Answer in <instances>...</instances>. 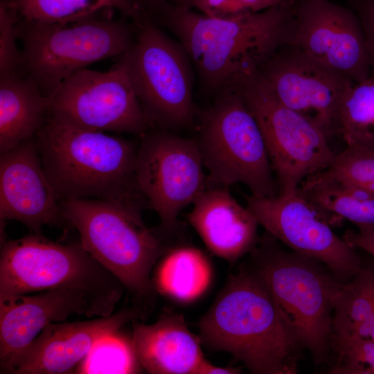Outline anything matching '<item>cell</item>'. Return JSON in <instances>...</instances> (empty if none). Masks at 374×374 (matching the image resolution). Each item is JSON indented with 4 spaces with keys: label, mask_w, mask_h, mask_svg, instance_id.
Instances as JSON below:
<instances>
[{
    "label": "cell",
    "mask_w": 374,
    "mask_h": 374,
    "mask_svg": "<svg viewBox=\"0 0 374 374\" xmlns=\"http://www.w3.org/2000/svg\"><path fill=\"white\" fill-rule=\"evenodd\" d=\"M159 24L178 37L204 83L223 93L258 71L280 47L292 44L294 32L292 0L231 20L197 13L174 0Z\"/></svg>",
    "instance_id": "obj_1"
},
{
    "label": "cell",
    "mask_w": 374,
    "mask_h": 374,
    "mask_svg": "<svg viewBox=\"0 0 374 374\" xmlns=\"http://www.w3.org/2000/svg\"><path fill=\"white\" fill-rule=\"evenodd\" d=\"M199 329L202 344L230 353L251 373L298 372L302 350L263 280L248 262L229 276Z\"/></svg>",
    "instance_id": "obj_2"
},
{
    "label": "cell",
    "mask_w": 374,
    "mask_h": 374,
    "mask_svg": "<svg viewBox=\"0 0 374 374\" xmlns=\"http://www.w3.org/2000/svg\"><path fill=\"white\" fill-rule=\"evenodd\" d=\"M35 139L60 202L82 198L146 202L135 179L139 143L134 141L49 118Z\"/></svg>",
    "instance_id": "obj_3"
},
{
    "label": "cell",
    "mask_w": 374,
    "mask_h": 374,
    "mask_svg": "<svg viewBox=\"0 0 374 374\" xmlns=\"http://www.w3.org/2000/svg\"><path fill=\"white\" fill-rule=\"evenodd\" d=\"M247 262L263 280L299 348L317 366L330 364L335 305L344 283L323 264L285 250L267 231Z\"/></svg>",
    "instance_id": "obj_4"
},
{
    "label": "cell",
    "mask_w": 374,
    "mask_h": 374,
    "mask_svg": "<svg viewBox=\"0 0 374 374\" xmlns=\"http://www.w3.org/2000/svg\"><path fill=\"white\" fill-rule=\"evenodd\" d=\"M143 204L93 198L60 202L82 247L139 297L152 294L151 271L166 252L158 233L144 223Z\"/></svg>",
    "instance_id": "obj_5"
},
{
    "label": "cell",
    "mask_w": 374,
    "mask_h": 374,
    "mask_svg": "<svg viewBox=\"0 0 374 374\" xmlns=\"http://www.w3.org/2000/svg\"><path fill=\"white\" fill-rule=\"evenodd\" d=\"M109 12L67 24L17 20L23 71L46 97L89 65L122 56L132 47L136 26ZM18 17V16H17Z\"/></svg>",
    "instance_id": "obj_6"
},
{
    "label": "cell",
    "mask_w": 374,
    "mask_h": 374,
    "mask_svg": "<svg viewBox=\"0 0 374 374\" xmlns=\"http://www.w3.org/2000/svg\"><path fill=\"white\" fill-rule=\"evenodd\" d=\"M210 185H246L252 195L279 193L259 125L240 93H222L201 115L197 140Z\"/></svg>",
    "instance_id": "obj_7"
},
{
    "label": "cell",
    "mask_w": 374,
    "mask_h": 374,
    "mask_svg": "<svg viewBox=\"0 0 374 374\" xmlns=\"http://www.w3.org/2000/svg\"><path fill=\"white\" fill-rule=\"evenodd\" d=\"M75 287L119 301L124 286L81 244H62L30 233L4 242L0 299Z\"/></svg>",
    "instance_id": "obj_8"
},
{
    "label": "cell",
    "mask_w": 374,
    "mask_h": 374,
    "mask_svg": "<svg viewBox=\"0 0 374 374\" xmlns=\"http://www.w3.org/2000/svg\"><path fill=\"white\" fill-rule=\"evenodd\" d=\"M255 117L261 130L279 194L296 191L311 175L329 168L335 155L323 131L283 105L258 71L233 88Z\"/></svg>",
    "instance_id": "obj_9"
},
{
    "label": "cell",
    "mask_w": 374,
    "mask_h": 374,
    "mask_svg": "<svg viewBox=\"0 0 374 374\" xmlns=\"http://www.w3.org/2000/svg\"><path fill=\"white\" fill-rule=\"evenodd\" d=\"M135 42L121 56L152 127L177 128L193 123L192 80L186 51L156 23L142 18Z\"/></svg>",
    "instance_id": "obj_10"
},
{
    "label": "cell",
    "mask_w": 374,
    "mask_h": 374,
    "mask_svg": "<svg viewBox=\"0 0 374 374\" xmlns=\"http://www.w3.org/2000/svg\"><path fill=\"white\" fill-rule=\"evenodd\" d=\"M108 71L82 70L48 98V118L84 130L139 137L152 128L121 57Z\"/></svg>",
    "instance_id": "obj_11"
},
{
    "label": "cell",
    "mask_w": 374,
    "mask_h": 374,
    "mask_svg": "<svg viewBox=\"0 0 374 374\" xmlns=\"http://www.w3.org/2000/svg\"><path fill=\"white\" fill-rule=\"evenodd\" d=\"M139 143L135 179L146 203L158 215L160 229H175L179 213L208 185L197 141L163 128L151 130Z\"/></svg>",
    "instance_id": "obj_12"
},
{
    "label": "cell",
    "mask_w": 374,
    "mask_h": 374,
    "mask_svg": "<svg viewBox=\"0 0 374 374\" xmlns=\"http://www.w3.org/2000/svg\"><path fill=\"white\" fill-rule=\"evenodd\" d=\"M247 208L259 224L293 251L326 266L342 283L359 273L363 262L356 249L339 237L332 222L296 191L251 195Z\"/></svg>",
    "instance_id": "obj_13"
},
{
    "label": "cell",
    "mask_w": 374,
    "mask_h": 374,
    "mask_svg": "<svg viewBox=\"0 0 374 374\" xmlns=\"http://www.w3.org/2000/svg\"><path fill=\"white\" fill-rule=\"evenodd\" d=\"M278 99L319 128L328 139L339 135L341 102L355 83L292 44L280 47L258 69Z\"/></svg>",
    "instance_id": "obj_14"
},
{
    "label": "cell",
    "mask_w": 374,
    "mask_h": 374,
    "mask_svg": "<svg viewBox=\"0 0 374 374\" xmlns=\"http://www.w3.org/2000/svg\"><path fill=\"white\" fill-rule=\"evenodd\" d=\"M292 44L355 82L371 76L366 36L355 12L330 0H292Z\"/></svg>",
    "instance_id": "obj_15"
},
{
    "label": "cell",
    "mask_w": 374,
    "mask_h": 374,
    "mask_svg": "<svg viewBox=\"0 0 374 374\" xmlns=\"http://www.w3.org/2000/svg\"><path fill=\"white\" fill-rule=\"evenodd\" d=\"M118 302L75 287L0 299L1 373L48 324L73 314L106 317Z\"/></svg>",
    "instance_id": "obj_16"
},
{
    "label": "cell",
    "mask_w": 374,
    "mask_h": 374,
    "mask_svg": "<svg viewBox=\"0 0 374 374\" xmlns=\"http://www.w3.org/2000/svg\"><path fill=\"white\" fill-rule=\"evenodd\" d=\"M0 218L19 222L38 235L45 225L66 223L44 170L35 136L1 153Z\"/></svg>",
    "instance_id": "obj_17"
},
{
    "label": "cell",
    "mask_w": 374,
    "mask_h": 374,
    "mask_svg": "<svg viewBox=\"0 0 374 374\" xmlns=\"http://www.w3.org/2000/svg\"><path fill=\"white\" fill-rule=\"evenodd\" d=\"M139 308L124 309L83 321L52 323L3 371L14 374L75 373L93 345L139 315Z\"/></svg>",
    "instance_id": "obj_18"
},
{
    "label": "cell",
    "mask_w": 374,
    "mask_h": 374,
    "mask_svg": "<svg viewBox=\"0 0 374 374\" xmlns=\"http://www.w3.org/2000/svg\"><path fill=\"white\" fill-rule=\"evenodd\" d=\"M188 221L215 256L230 262L249 253L258 242V222L228 186L210 185L197 197Z\"/></svg>",
    "instance_id": "obj_19"
},
{
    "label": "cell",
    "mask_w": 374,
    "mask_h": 374,
    "mask_svg": "<svg viewBox=\"0 0 374 374\" xmlns=\"http://www.w3.org/2000/svg\"><path fill=\"white\" fill-rule=\"evenodd\" d=\"M132 327L136 357L149 373L197 374L206 360L199 336L189 330L181 314H165L154 323Z\"/></svg>",
    "instance_id": "obj_20"
},
{
    "label": "cell",
    "mask_w": 374,
    "mask_h": 374,
    "mask_svg": "<svg viewBox=\"0 0 374 374\" xmlns=\"http://www.w3.org/2000/svg\"><path fill=\"white\" fill-rule=\"evenodd\" d=\"M48 118V98L30 77L0 76V153L35 137Z\"/></svg>",
    "instance_id": "obj_21"
},
{
    "label": "cell",
    "mask_w": 374,
    "mask_h": 374,
    "mask_svg": "<svg viewBox=\"0 0 374 374\" xmlns=\"http://www.w3.org/2000/svg\"><path fill=\"white\" fill-rule=\"evenodd\" d=\"M297 191L332 224L344 219L357 226L374 224V193L327 170L308 177Z\"/></svg>",
    "instance_id": "obj_22"
},
{
    "label": "cell",
    "mask_w": 374,
    "mask_h": 374,
    "mask_svg": "<svg viewBox=\"0 0 374 374\" xmlns=\"http://www.w3.org/2000/svg\"><path fill=\"white\" fill-rule=\"evenodd\" d=\"M211 278V266L204 253L195 247H180L166 252L154 280L161 294L189 302L206 291Z\"/></svg>",
    "instance_id": "obj_23"
},
{
    "label": "cell",
    "mask_w": 374,
    "mask_h": 374,
    "mask_svg": "<svg viewBox=\"0 0 374 374\" xmlns=\"http://www.w3.org/2000/svg\"><path fill=\"white\" fill-rule=\"evenodd\" d=\"M21 19L67 24L119 10L125 18L138 22L141 14L131 0H1Z\"/></svg>",
    "instance_id": "obj_24"
},
{
    "label": "cell",
    "mask_w": 374,
    "mask_h": 374,
    "mask_svg": "<svg viewBox=\"0 0 374 374\" xmlns=\"http://www.w3.org/2000/svg\"><path fill=\"white\" fill-rule=\"evenodd\" d=\"M373 321L374 269L363 265L357 274L344 283L336 299L332 339H367Z\"/></svg>",
    "instance_id": "obj_25"
},
{
    "label": "cell",
    "mask_w": 374,
    "mask_h": 374,
    "mask_svg": "<svg viewBox=\"0 0 374 374\" xmlns=\"http://www.w3.org/2000/svg\"><path fill=\"white\" fill-rule=\"evenodd\" d=\"M339 130L347 145L374 150V74L354 83L346 93L339 110Z\"/></svg>",
    "instance_id": "obj_26"
},
{
    "label": "cell",
    "mask_w": 374,
    "mask_h": 374,
    "mask_svg": "<svg viewBox=\"0 0 374 374\" xmlns=\"http://www.w3.org/2000/svg\"><path fill=\"white\" fill-rule=\"evenodd\" d=\"M141 368L132 338L118 330L100 339L75 370V373H138Z\"/></svg>",
    "instance_id": "obj_27"
},
{
    "label": "cell",
    "mask_w": 374,
    "mask_h": 374,
    "mask_svg": "<svg viewBox=\"0 0 374 374\" xmlns=\"http://www.w3.org/2000/svg\"><path fill=\"white\" fill-rule=\"evenodd\" d=\"M328 373L374 374V341L359 337L333 338Z\"/></svg>",
    "instance_id": "obj_28"
},
{
    "label": "cell",
    "mask_w": 374,
    "mask_h": 374,
    "mask_svg": "<svg viewBox=\"0 0 374 374\" xmlns=\"http://www.w3.org/2000/svg\"><path fill=\"white\" fill-rule=\"evenodd\" d=\"M326 170L374 193V150L347 145Z\"/></svg>",
    "instance_id": "obj_29"
},
{
    "label": "cell",
    "mask_w": 374,
    "mask_h": 374,
    "mask_svg": "<svg viewBox=\"0 0 374 374\" xmlns=\"http://www.w3.org/2000/svg\"><path fill=\"white\" fill-rule=\"evenodd\" d=\"M215 19L231 20L265 10L288 0H179Z\"/></svg>",
    "instance_id": "obj_30"
},
{
    "label": "cell",
    "mask_w": 374,
    "mask_h": 374,
    "mask_svg": "<svg viewBox=\"0 0 374 374\" xmlns=\"http://www.w3.org/2000/svg\"><path fill=\"white\" fill-rule=\"evenodd\" d=\"M17 20L15 11L0 5V76L24 73L22 51L17 45Z\"/></svg>",
    "instance_id": "obj_31"
},
{
    "label": "cell",
    "mask_w": 374,
    "mask_h": 374,
    "mask_svg": "<svg viewBox=\"0 0 374 374\" xmlns=\"http://www.w3.org/2000/svg\"><path fill=\"white\" fill-rule=\"evenodd\" d=\"M358 16L366 36L372 74H374V0H349Z\"/></svg>",
    "instance_id": "obj_32"
},
{
    "label": "cell",
    "mask_w": 374,
    "mask_h": 374,
    "mask_svg": "<svg viewBox=\"0 0 374 374\" xmlns=\"http://www.w3.org/2000/svg\"><path fill=\"white\" fill-rule=\"evenodd\" d=\"M357 230H347L343 239L355 249H361L374 257V224L357 226Z\"/></svg>",
    "instance_id": "obj_33"
},
{
    "label": "cell",
    "mask_w": 374,
    "mask_h": 374,
    "mask_svg": "<svg viewBox=\"0 0 374 374\" xmlns=\"http://www.w3.org/2000/svg\"><path fill=\"white\" fill-rule=\"evenodd\" d=\"M142 16L157 24L162 11L169 3L168 0H131Z\"/></svg>",
    "instance_id": "obj_34"
},
{
    "label": "cell",
    "mask_w": 374,
    "mask_h": 374,
    "mask_svg": "<svg viewBox=\"0 0 374 374\" xmlns=\"http://www.w3.org/2000/svg\"><path fill=\"white\" fill-rule=\"evenodd\" d=\"M240 369L238 368H222L214 366L206 359L199 368L197 374H236L240 373Z\"/></svg>",
    "instance_id": "obj_35"
},
{
    "label": "cell",
    "mask_w": 374,
    "mask_h": 374,
    "mask_svg": "<svg viewBox=\"0 0 374 374\" xmlns=\"http://www.w3.org/2000/svg\"><path fill=\"white\" fill-rule=\"evenodd\" d=\"M367 339H369L374 341V321L371 327L368 337Z\"/></svg>",
    "instance_id": "obj_36"
}]
</instances>
